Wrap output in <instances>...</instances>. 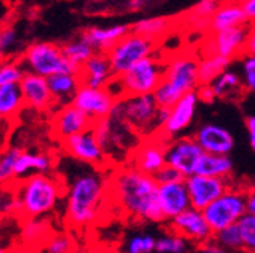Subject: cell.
<instances>
[{"mask_svg":"<svg viewBox=\"0 0 255 253\" xmlns=\"http://www.w3.org/2000/svg\"><path fill=\"white\" fill-rule=\"evenodd\" d=\"M117 99L108 91V88H93L81 85L76 91L72 105L82 111L93 123L107 118L116 105Z\"/></svg>","mask_w":255,"mask_h":253,"instance_id":"14","label":"cell"},{"mask_svg":"<svg viewBox=\"0 0 255 253\" xmlns=\"http://www.w3.org/2000/svg\"><path fill=\"white\" fill-rule=\"evenodd\" d=\"M242 81L246 91L255 92V56L243 55L242 58Z\"/></svg>","mask_w":255,"mask_h":253,"instance_id":"43","label":"cell"},{"mask_svg":"<svg viewBox=\"0 0 255 253\" xmlns=\"http://www.w3.org/2000/svg\"><path fill=\"white\" fill-rule=\"evenodd\" d=\"M21 64L26 72L43 78H50L58 73H78L72 62L64 56L62 49L49 41H35L26 47L21 56Z\"/></svg>","mask_w":255,"mask_h":253,"instance_id":"7","label":"cell"},{"mask_svg":"<svg viewBox=\"0 0 255 253\" xmlns=\"http://www.w3.org/2000/svg\"><path fill=\"white\" fill-rule=\"evenodd\" d=\"M0 253H9V250L6 247H3L2 244H0Z\"/></svg>","mask_w":255,"mask_h":253,"instance_id":"56","label":"cell"},{"mask_svg":"<svg viewBox=\"0 0 255 253\" xmlns=\"http://www.w3.org/2000/svg\"><path fill=\"white\" fill-rule=\"evenodd\" d=\"M198 94H199V100L204 103H213L216 100L214 91L211 88V85H201L198 88Z\"/></svg>","mask_w":255,"mask_h":253,"instance_id":"50","label":"cell"},{"mask_svg":"<svg viewBox=\"0 0 255 253\" xmlns=\"http://www.w3.org/2000/svg\"><path fill=\"white\" fill-rule=\"evenodd\" d=\"M166 59L158 55V52L146 59H141L132 66L122 76H116L120 79L125 97L126 96H143V94H153L158 85L161 84L164 76Z\"/></svg>","mask_w":255,"mask_h":253,"instance_id":"8","label":"cell"},{"mask_svg":"<svg viewBox=\"0 0 255 253\" xmlns=\"http://www.w3.org/2000/svg\"><path fill=\"white\" fill-rule=\"evenodd\" d=\"M170 140L163 134H156L153 137L141 138L135 150L131 153L128 164L134 169L155 176L163 167H166V149Z\"/></svg>","mask_w":255,"mask_h":253,"instance_id":"12","label":"cell"},{"mask_svg":"<svg viewBox=\"0 0 255 253\" xmlns=\"http://www.w3.org/2000/svg\"><path fill=\"white\" fill-rule=\"evenodd\" d=\"M99 253H120V252L119 250H114V249H105V250H102Z\"/></svg>","mask_w":255,"mask_h":253,"instance_id":"55","label":"cell"},{"mask_svg":"<svg viewBox=\"0 0 255 253\" xmlns=\"http://www.w3.org/2000/svg\"><path fill=\"white\" fill-rule=\"evenodd\" d=\"M249 29L251 24H243L227 30H220V32L208 34L204 46L201 47L202 55H219L228 58L230 61L240 59L245 55Z\"/></svg>","mask_w":255,"mask_h":253,"instance_id":"11","label":"cell"},{"mask_svg":"<svg viewBox=\"0 0 255 253\" xmlns=\"http://www.w3.org/2000/svg\"><path fill=\"white\" fill-rule=\"evenodd\" d=\"M93 132L98 138L108 163L122 164L129 161L141 137L119 115L110 114L107 118L93 123Z\"/></svg>","mask_w":255,"mask_h":253,"instance_id":"5","label":"cell"},{"mask_svg":"<svg viewBox=\"0 0 255 253\" xmlns=\"http://www.w3.org/2000/svg\"><path fill=\"white\" fill-rule=\"evenodd\" d=\"M49 89L53 99V105L66 106L70 105L76 91L81 86V81L78 73H58L47 78Z\"/></svg>","mask_w":255,"mask_h":253,"instance_id":"27","label":"cell"},{"mask_svg":"<svg viewBox=\"0 0 255 253\" xmlns=\"http://www.w3.org/2000/svg\"><path fill=\"white\" fill-rule=\"evenodd\" d=\"M17 44H18V34L15 27L12 26L0 27V58L15 50Z\"/></svg>","mask_w":255,"mask_h":253,"instance_id":"44","label":"cell"},{"mask_svg":"<svg viewBox=\"0 0 255 253\" xmlns=\"http://www.w3.org/2000/svg\"><path fill=\"white\" fill-rule=\"evenodd\" d=\"M153 177H155V180H156L158 185L172 183V182H178V180H184V179H185L179 171H176L175 169H172V167H169V166L163 167V169L159 170Z\"/></svg>","mask_w":255,"mask_h":253,"instance_id":"46","label":"cell"},{"mask_svg":"<svg viewBox=\"0 0 255 253\" xmlns=\"http://www.w3.org/2000/svg\"><path fill=\"white\" fill-rule=\"evenodd\" d=\"M205 152L196 143L193 137H178L169 141L166 149V164L184 177H190L196 173V166Z\"/></svg>","mask_w":255,"mask_h":253,"instance_id":"13","label":"cell"},{"mask_svg":"<svg viewBox=\"0 0 255 253\" xmlns=\"http://www.w3.org/2000/svg\"><path fill=\"white\" fill-rule=\"evenodd\" d=\"M24 105L20 85L0 86V118L15 117Z\"/></svg>","mask_w":255,"mask_h":253,"instance_id":"35","label":"cell"},{"mask_svg":"<svg viewBox=\"0 0 255 253\" xmlns=\"http://www.w3.org/2000/svg\"><path fill=\"white\" fill-rule=\"evenodd\" d=\"M61 49H62L64 56H66L76 69H81L85 62L96 53L93 46L88 43V40L84 35H79V37L69 40L66 44L61 46Z\"/></svg>","mask_w":255,"mask_h":253,"instance_id":"34","label":"cell"},{"mask_svg":"<svg viewBox=\"0 0 255 253\" xmlns=\"http://www.w3.org/2000/svg\"><path fill=\"white\" fill-rule=\"evenodd\" d=\"M173 27V21L169 17L164 15H149V17H143L138 18L137 21H134L131 24V30L135 34L144 35L153 41H159L161 38H164L166 35H169L170 29Z\"/></svg>","mask_w":255,"mask_h":253,"instance_id":"29","label":"cell"},{"mask_svg":"<svg viewBox=\"0 0 255 253\" xmlns=\"http://www.w3.org/2000/svg\"><path fill=\"white\" fill-rule=\"evenodd\" d=\"M231 61L219 55H202L199 58L198 76L201 85H210L220 73L230 69Z\"/></svg>","mask_w":255,"mask_h":253,"instance_id":"33","label":"cell"},{"mask_svg":"<svg viewBox=\"0 0 255 253\" xmlns=\"http://www.w3.org/2000/svg\"><path fill=\"white\" fill-rule=\"evenodd\" d=\"M52 223L47 217L24 218L20 228V244L32 249H40L52 235Z\"/></svg>","mask_w":255,"mask_h":253,"instance_id":"26","label":"cell"},{"mask_svg":"<svg viewBox=\"0 0 255 253\" xmlns=\"http://www.w3.org/2000/svg\"><path fill=\"white\" fill-rule=\"evenodd\" d=\"M223 2H233V3H242L243 0H223Z\"/></svg>","mask_w":255,"mask_h":253,"instance_id":"57","label":"cell"},{"mask_svg":"<svg viewBox=\"0 0 255 253\" xmlns=\"http://www.w3.org/2000/svg\"><path fill=\"white\" fill-rule=\"evenodd\" d=\"M9 253H40L38 249H32V247H26V246H18L12 250H9Z\"/></svg>","mask_w":255,"mask_h":253,"instance_id":"54","label":"cell"},{"mask_svg":"<svg viewBox=\"0 0 255 253\" xmlns=\"http://www.w3.org/2000/svg\"><path fill=\"white\" fill-rule=\"evenodd\" d=\"M26 70L21 62L8 59L0 61V86L5 85H18L24 76Z\"/></svg>","mask_w":255,"mask_h":253,"instance_id":"39","label":"cell"},{"mask_svg":"<svg viewBox=\"0 0 255 253\" xmlns=\"http://www.w3.org/2000/svg\"><path fill=\"white\" fill-rule=\"evenodd\" d=\"M156 3V0H128L126 9L131 12H141L152 8Z\"/></svg>","mask_w":255,"mask_h":253,"instance_id":"48","label":"cell"},{"mask_svg":"<svg viewBox=\"0 0 255 253\" xmlns=\"http://www.w3.org/2000/svg\"><path fill=\"white\" fill-rule=\"evenodd\" d=\"M131 32V26L128 24H111V26H91L82 34L88 43L93 46L94 52L108 53L123 37Z\"/></svg>","mask_w":255,"mask_h":253,"instance_id":"24","label":"cell"},{"mask_svg":"<svg viewBox=\"0 0 255 253\" xmlns=\"http://www.w3.org/2000/svg\"><path fill=\"white\" fill-rule=\"evenodd\" d=\"M53 134L61 141L93 128V121L72 103L61 106L53 117Z\"/></svg>","mask_w":255,"mask_h":253,"instance_id":"21","label":"cell"},{"mask_svg":"<svg viewBox=\"0 0 255 253\" xmlns=\"http://www.w3.org/2000/svg\"><path fill=\"white\" fill-rule=\"evenodd\" d=\"M159 108L161 106L156 103L153 94L126 96L116 102L111 114L123 118L141 138H147L161 132Z\"/></svg>","mask_w":255,"mask_h":253,"instance_id":"6","label":"cell"},{"mask_svg":"<svg viewBox=\"0 0 255 253\" xmlns=\"http://www.w3.org/2000/svg\"><path fill=\"white\" fill-rule=\"evenodd\" d=\"M81 85L93 88H105L116 76L113 73L107 53L96 52L78 72Z\"/></svg>","mask_w":255,"mask_h":253,"instance_id":"23","label":"cell"},{"mask_svg":"<svg viewBox=\"0 0 255 253\" xmlns=\"http://www.w3.org/2000/svg\"><path fill=\"white\" fill-rule=\"evenodd\" d=\"M156 237L152 234H134L125 243V253H155Z\"/></svg>","mask_w":255,"mask_h":253,"instance_id":"40","label":"cell"},{"mask_svg":"<svg viewBox=\"0 0 255 253\" xmlns=\"http://www.w3.org/2000/svg\"><path fill=\"white\" fill-rule=\"evenodd\" d=\"M110 177L99 170H82L70 179L64 194V220L72 229H85L101 217L110 199Z\"/></svg>","mask_w":255,"mask_h":253,"instance_id":"2","label":"cell"},{"mask_svg":"<svg viewBox=\"0 0 255 253\" xmlns=\"http://www.w3.org/2000/svg\"><path fill=\"white\" fill-rule=\"evenodd\" d=\"M246 131H248L249 146L255 152V115H249L246 118Z\"/></svg>","mask_w":255,"mask_h":253,"instance_id":"51","label":"cell"},{"mask_svg":"<svg viewBox=\"0 0 255 253\" xmlns=\"http://www.w3.org/2000/svg\"><path fill=\"white\" fill-rule=\"evenodd\" d=\"M156 52H158L156 41L131 30L114 47L108 50L107 56L110 59L114 76H122L132 66H135L137 62L155 55Z\"/></svg>","mask_w":255,"mask_h":253,"instance_id":"9","label":"cell"},{"mask_svg":"<svg viewBox=\"0 0 255 253\" xmlns=\"http://www.w3.org/2000/svg\"><path fill=\"white\" fill-rule=\"evenodd\" d=\"M15 215L21 218L47 217L64 203L66 185L52 173L30 174L14 185Z\"/></svg>","mask_w":255,"mask_h":253,"instance_id":"3","label":"cell"},{"mask_svg":"<svg viewBox=\"0 0 255 253\" xmlns=\"http://www.w3.org/2000/svg\"><path fill=\"white\" fill-rule=\"evenodd\" d=\"M233 169H234V164L230 156L204 153L196 166L195 174L210 176V177H230L233 173Z\"/></svg>","mask_w":255,"mask_h":253,"instance_id":"30","label":"cell"},{"mask_svg":"<svg viewBox=\"0 0 255 253\" xmlns=\"http://www.w3.org/2000/svg\"><path fill=\"white\" fill-rule=\"evenodd\" d=\"M216 99H234L243 92V81L242 76L236 70H225L220 73L211 84Z\"/></svg>","mask_w":255,"mask_h":253,"instance_id":"31","label":"cell"},{"mask_svg":"<svg viewBox=\"0 0 255 253\" xmlns=\"http://www.w3.org/2000/svg\"><path fill=\"white\" fill-rule=\"evenodd\" d=\"M222 247H225L227 250L237 253L243 250V241H242V235H240V229L237 225L228 226L225 229H222L219 232L214 234L213 237Z\"/></svg>","mask_w":255,"mask_h":253,"instance_id":"41","label":"cell"},{"mask_svg":"<svg viewBox=\"0 0 255 253\" xmlns=\"http://www.w3.org/2000/svg\"><path fill=\"white\" fill-rule=\"evenodd\" d=\"M199 94L198 89L191 91L182 99H179L169 112V118L164 124V128L161 129V132L167 140H173L181 137V134L188 128V126L193 123L198 105H199Z\"/></svg>","mask_w":255,"mask_h":253,"instance_id":"18","label":"cell"},{"mask_svg":"<svg viewBox=\"0 0 255 253\" xmlns=\"http://www.w3.org/2000/svg\"><path fill=\"white\" fill-rule=\"evenodd\" d=\"M185 185L191 208L201 211H204L208 205H211L233 186L230 177H210L201 174L185 177Z\"/></svg>","mask_w":255,"mask_h":253,"instance_id":"15","label":"cell"},{"mask_svg":"<svg viewBox=\"0 0 255 253\" xmlns=\"http://www.w3.org/2000/svg\"><path fill=\"white\" fill-rule=\"evenodd\" d=\"M44 253H76V241L69 232H56L43 246Z\"/></svg>","mask_w":255,"mask_h":253,"instance_id":"38","label":"cell"},{"mask_svg":"<svg viewBox=\"0 0 255 253\" xmlns=\"http://www.w3.org/2000/svg\"><path fill=\"white\" fill-rule=\"evenodd\" d=\"M62 149L73 161L79 164H85V166L98 169L108 163L93 129H88L85 132H81L78 135H73L67 140H64Z\"/></svg>","mask_w":255,"mask_h":253,"instance_id":"16","label":"cell"},{"mask_svg":"<svg viewBox=\"0 0 255 253\" xmlns=\"http://www.w3.org/2000/svg\"><path fill=\"white\" fill-rule=\"evenodd\" d=\"M246 212L255 215V186L246 189Z\"/></svg>","mask_w":255,"mask_h":253,"instance_id":"53","label":"cell"},{"mask_svg":"<svg viewBox=\"0 0 255 253\" xmlns=\"http://www.w3.org/2000/svg\"><path fill=\"white\" fill-rule=\"evenodd\" d=\"M243 241V250L248 253H255V215L245 214L237 223Z\"/></svg>","mask_w":255,"mask_h":253,"instance_id":"42","label":"cell"},{"mask_svg":"<svg viewBox=\"0 0 255 253\" xmlns=\"http://www.w3.org/2000/svg\"><path fill=\"white\" fill-rule=\"evenodd\" d=\"M53 169V158L37 150H21L15 163V177L24 179L30 174L50 173Z\"/></svg>","mask_w":255,"mask_h":253,"instance_id":"25","label":"cell"},{"mask_svg":"<svg viewBox=\"0 0 255 253\" xmlns=\"http://www.w3.org/2000/svg\"><path fill=\"white\" fill-rule=\"evenodd\" d=\"M199 58L191 52H179L166 59L164 76L153 92L156 103L161 108H172L185 94L196 91L199 84L198 76Z\"/></svg>","mask_w":255,"mask_h":253,"instance_id":"4","label":"cell"},{"mask_svg":"<svg viewBox=\"0 0 255 253\" xmlns=\"http://www.w3.org/2000/svg\"><path fill=\"white\" fill-rule=\"evenodd\" d=\"M193 138L201 146V149L210 155L230 156L236 144L233 134L222 124L216 123H205L199 126L193 134Z\"/></svg>","mask_w":255,"mask_h":253,"instance_id":"19","label":"cell"},{"mask_svg":"<svg viewBox=\"0 0 255 253\" xmlns=\"http://www.w3.org/2000/svg\"><path fill=\"white\" fill-rule=\"evenodd\" d=\"M248 24L246 17L243 14V9L240 3H233V2H223L216 14L210 18V26L208 32H220V30H227L231 27L243 26Z\"/></svg>","mask_w":255,"mask_h":253,"instance_id":"28","label":"cell"},{"mask_svg":"<svg viewBox=\"0 0 255 253\" xmlns=\"http://www.w3.org/2000/svg\"><path fill=\"white\" fill-rule=\"evenodd\" d=\"M223 0H201L191 8L185 15V23L190 24L195 30H208L210 18L216 14Z\"/></svg>","mask_w":255,"mask_h":253,"instance_id":"32","label":"cell"},{"mask_svg":"<svg viewBox=\"0 0 255 253\" xmlns=\"http://www.w3.org/2000/svg\"><path fill=\"white\" fill-rule=\"evenodd\" d=\"M195 253H233V252L227 250L225 247H222V246L213 238V240H210V241H207V243H204V244H199Z\"/></svg>","mask_w":255,"mask_h":253,"instance_id":"47","label":"cell"},{"mask_svg":"<svg viewBox=\"0 0 255 253\" xmlns=\"http://www.w3.org/2000/svg\"><path fill=\"white\" fill-rule=\"evenodd\" d=\"M110 197L126 215L137 221L161 223L164 217L158 203V183L129 164L119 166L110 176Z\"/></svg>","mask_w":255,"mask_h":253,"instance_id":"1","label":"cell"},{"mask_svg":"<svg viewBox=\"0 0 255 253\" xmlns=\"http://www.w3.org/2000/svg\"><path fill=\"white\" fill-rule=\"evenodd\" d=\"M169 226H170V231L184 237L191 244H196V246L204 244L213 240L214 237V232L211 231L204 212L196 208H188L187 211L172 218L169 221Z\"/></svg>","mask_w":255,"mask_h":253,"instance_id":"17","label":"cell"},{"mask_svg":"<svg viewBox=\"0 0 255 253\" xmlns=\"http://www.w3.org/2000/svg\"><path fill=\"white\" fill-rule=\"evenodd\" d=\"M245 55L255 56V24H251L248 40H246V47H245Z\"/></svg>","mask_w":255,"mask_h":253,"instance_id":"52","label":"cell"},{"mask_svg":"<svg viewBox=\"0 0 255 253\" xmlns=\"http://www.w3.org/2000/svg\"><path fill=\"white\" fill-rule=\"evenodd\" d=\"M191 243L184 237L169 231L156 238L155 253H190Z\"/></svg>","mask_w":255,"mask_h":253,"instance_id":"37","label":"cell"},{"mask_svg":"<svg viewBox=\"0 0 255 253\" xmlns=\"http://www.w3.org/2000/svg\"><path fill=\"white\" fill-rule=\"evenodd\" d=\"M248 24H255V0H243L240 3Z\"/></svg>","mask_w":255,"mask_h":253,"instance_id":"49","label":"cell"},{"mask_svg":"<svg viewBox=\"0 0 255 253\" xmlns=\"http://www.w3.org/2000/svg\"><path fill=\"white\" fill-rule=\"evenodd\" d=\"M18 85H20L24 105H27L29 108H34L37 111H44L53 105V99H52L46 78L26 72Z\"/></svg>","mask_w":255,"mask_h":253,"instance_id":"22","label":"cell"},{"mask_svg":"<svg viewBox=\"0 0 255 253\" xmlns=\"http://www.w3.org/2000/svg\"><path fill=\"white\" fill-rule=\"evenodd\" d=\"M23 149L11 146L0 152V188H11L15 177V163Z\"/></svg>","mask_w":255,"mask_h":253,"instance_id":"36","label":"cell"},{"mask_svg":"<svg viewBox=\"0 0 255 253\" xmlns=\"http://www.w3.org/2000/svg\"><path fill=\"white\" fill-rule=\"evenodd\" d=\"M202 212L214 234L228 226L237 225L246 214V189L231 186Z\"/></svg>","mask_w":255,"mask_h":253,"instance_id":"10","label":"cell"},{"mask_svg":"<svg viewBox=\"0 0 255 253\" xmlns=\"http://www.w3.org/2000/svg\"><path fill=\"white\" fill-rule=\"evenodd\" d=\"M15 214V196L14 189L11 188H0V217Z\"/></svg>","mask_w":255,"mask_h":253,"instance_id":"45","label":"cell"},{"mask_svg":"<svg viewBox=\"0 0 255 253\" xmlns=\"http://www.w3.org/2000/svg\"><path fill=\"white\" fill-rule=\"evenodd\" d=\"M158 203L164 217V221H170L181 212L191 208L185 179L172 183L158 185Z\"/></svg>","mask_w":255,"mask_h":253,"instance_id":"20","label":"cell"}]
</instances>
